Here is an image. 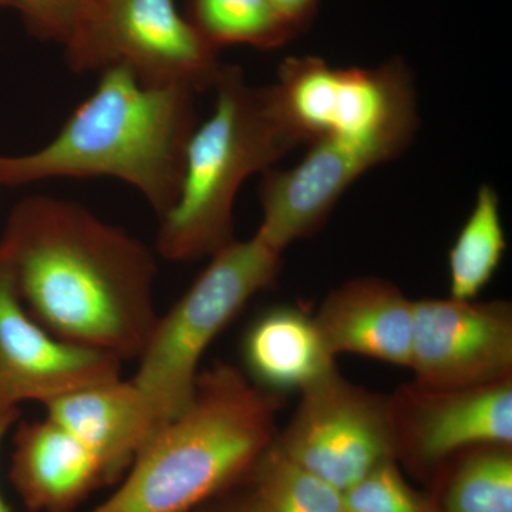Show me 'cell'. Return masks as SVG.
<instances>
[{"instance_id": "484cf974", "label": "cell", "mask_w": 512, "mask_h": 512, "mask_svg": "<svg viewBox=\"0 0 512 512\" xmlns=\"http://www.w3.org/2000/svg\"><path fill=\"white\" fill-rule=\"evenodd\" d=\"M0 6L2 8H15V2L13 0H0Z\"/></svg>"}, {"instance_id": "9a60e30c", "label": "cell", "mask_w": 512, "mask_h": 512, "mask_svg": "<svg viewBox=\"0 0 512 512\" xmlns=\"http://www.w3.org/2000/svg\"><path fill=\"white\" fill-rule=\"evenodd\" d=\"M46 416L76 437L100 461L110 485L154 434L157 423L133 380L84 387L43 404Z\"/></svg>"}, {"instance_id": "ffe728a7", "label": "cell", "mask_w": 512, "mask_h": 512, "mask_svg": "<svg viewBox=\"0 0 512 512\" xmlns=\"http://www.w3.org/2000/svg\"><path fill=\"white\" fill-rule=\"evenodd\" d=\"M443 512H512L510 447H481L468 456L448 484Z\"/></svg>"}, {"instance_id": "e0dca14e", "label": "cell", "mask_w": 512, "mask_h": 512, "mask_svg": "<svg viewBox=\"0 0 512 512\" xmlns=\"http://www.w3.org/2000/svg\"><path fill=\"white\" fill-rule=\"evenodd\" d=\"M505 249L500 198L491 185L483 184L448 254L450 298L474 301L497 272Z\"/></svg>"}, {"instance_id": "9c48e42d", "label": "cell", "mask_w": 512, "mask_h": 512, "mask_svg": "<svg viewBox=\"0 0 512 512\" xmlns=\"http://www.w3.org/2000/svg\"><path fill=\"white\" fill-rule=\"evenodd\" d=\"M410 366L417 386L468 389L511 379L512 312L507 302H413Z\"/></svg>"}, {"instance_id": "44dd1931", "label": "cell", "mask_w": 512, "mask_h": 512, "mask_svg": "<svg viewBox=\"0 0 512 512\" xmlns=\"http://www.w3.org/2000/svg\"><path fill=\"white\" fill-rule=\"evenodd\" d=\"M345 512H443L404 480L394 460L386 461L343 494Z\"/></svg>"}, {"instance_id": "7a4b0ae2", "label": "cell", "mask_w": 512, "mask_h": 512, "mask_svg": "<svg viewBox=\"0 0 512 512\" xmlns=\"http://www.w3.org/2000/svg\"><path fill=\"white\" fill-rule=\"evenodd\" d=\"M197 93L147 86L126 66L100 72L94 92L46 146L0 157V188L53 178H117L136 188L158 218L173 207L185 151L197 127Z\"/></svg>"}, {"instance_id": "30bf717a", "label": "cell", "mask_w": 512, "mask_h": 512, "mask_svg": "<svg viewBox=\"0 0 512 512\" xmlns=\"http://www.w3.org/2000/svg\"><path fill=\"white\" fill-rule=\"evenodd\" d=\"M121 360L56 338L32 318L0 252V419L20 404H46L121 379Z\"/></svg>"}, {"instance_id": "5bb4252c", "label": "cell", "mask_w": 512, "mask_h": 512, "mask_svg": "<svg viewBox=\"0 0 512 512\" xmlns=\"http://www.w3.org/2000/svg\"><path fill=\"white\" fill-rule=\"evenodd\" d=\"M316 325L333 356L353 353L397 366H410L413 301L379 278H357L323 301Z\"/></svg>"}, {"instance_id": "7402d4cb", "label": "cell", "mask_w": 512, "mask_h": 512, "mask_svg": "<svg viewBox=\"0 0 512 512\" xmlns=\"http://www.w3.org/2000/svg\"><path fill=\"white\" fill-rule=\"evenodd\" d=\"M37 39L67 47L89 15L93 0H13Z\"/></svg>"}, {"instance_id": "52a82bcc", "label": "cell", "mask_w": 512, "mask_h": 512, "mask_svg": "<svg viewBox=\"0 0 512 512\" xmlns=\"http://www.w3.org/2000/svg\"><path fill=\"white\" fill-rule=\"evenodd\" d=\"M64 57L76 73L121 64L147 86L195 93L212 89L224 66L174 0H93Z\"/></svg>"}, {"instance_id": "cb8c5ba5", "label": "cell", "mask_w": 512, "mask_h": 512, "mask_svg": "<svg viewBox=\"0 0 512 512\" xmlns=\"http://www.w3.org/2000/svg\"><path fill=\"white\" fill-rule=\"evenodd\" d=\"M271 3L295 32L301 33L315 18L319 0H271Z\"/></svg>"}, {"instance_id": "6da1fadb", "label": "cell", "mask_w": 512, "mask_h": 512, "mask_svg": "<svg viewBox=\"0 0 512 512\" xmlns=\"http://www.w3.org/2000/svg\"><path fill=\"white\" fill-rule=\"evenodd\" d=\"M0 252L23 305L56 338L121 362L146 348L158 268L140 239L79 202L36 195L10 212Z\"/></svg>"}, {"instance_id": "8fae6325", "label": "cell", "mask_w": 512, "mask_h": 512, "mask_svg": "<svg viewBox=\"0 0 512 512\" xmlns=\"http://www.w3.org/2000/svg\"><path fill=\"white\" fill-rule=\"evenodd\" d=\"M397 453L437 464L463 450L511 446L512 382L468 389L416 386L390 403Z\"/></svg>"}, {"instance_id": "603a6c76", "label": "cell", "mask_w": 512, "mask_h": 512, "mask_svg": "<svg viewBox=\"0 0 512 512\" xmlns=\"http://www.w3.org/2000/svg\"><path fill=\"white\" fill-rule=\"evenodd\" d=\"M244 484L245 488H239L242 484L238 485L192 512H262L251 488Z\"/></svg>"}, {"instance_id": "3957f363", "label": "cell", "mask_w": 512, "mask_h": 512, "mask_svg": "<svg viewBox=\"0 0 512 512\" xmlns=\"http://www.w3.org/2000/svg\"><path fill=\"white\" fill-rule=\"evenodd\" d=\"M281 396L218 363L191 402L138 451L113 494L89 512H192L244 484L274 443Z\"/></svg>"}, {"instance_id": "4fadbf2b", "label": "cell", "mask_w": 512, "mask_h": 512, "mask_svg": "<svg viewBox=\"0 0 512 512\" xmlns=\"http://www.w3.org/2000/svg\"><path fill=\"white\" fill-rule=\"evenodd\" d=\"M9 480L29 512H74L110 485L94 454L57 421L18 420Z\"/></svg>"}, {"instance_id": "ac0fdd59", "label": "cell", "mask_w": 512, "mask_h": 512, "mask_svg": "<svg viewBox=\"0 0 512 512\" xmlns=\"http://www.w3.org/2000/svg\"><path fill=\"white\" fill-rule=\"evenodd\" d=\"M185 18L218 52L237 45L276 49L298 35L271 0H188Z\"/></svg>"}, {"instance_id": "5b68a950", "label": "cell", "mask_w": 512, "mask_h": 512, "mask_svg": "<svg viewBox=\"0 0 512 512\" xmlns=\"http://www.w3.org/2000/svg\"><path fill=\"white\" fill-rule=\"evenodd\" d=\"M282 254L258 232L247 241L235 239L210 256L188 291L158 316L131 379L158 430L191 402L202 356L254 295L275 281Z\"/></svg>"}, {"instance_id": "d6986e66", "label": "cell", "mask_w": 512, "mask_h": 512, "mask_svg": "<svg viewBox=\"0 0 512 512\" xmlns=\"http://www.w3.org/2000/svg\"><path fill=\"white\" fill-rule=\"evenodd\" d=\"M245 483L262 512H345L343 493L289 460L275 440Z\"/></svg>"}, {"instance_id": "277c9868", "label": "cell", "mask_w": 512, "mask_h": 512, "mask_svg": "<svg viewBox=\"0 0 512 512\" xmlns=\"http://www.w3.org/2000/svg\"><path fill=\"white\" fill-rule=\"evenodd\" d=\"M212 90L214 111L195 127L177 201L160 218L157 252L167 261H195L235 241L239 188L303 144L275 84L254 86L241 67L224 64Z\"/></svg>"}, {"instance_id": "2e32d148", "label": "cell", "mask_w": 512, "mask_h": 512, "mask_svg": "<svg viewBox=\"0 0 512 512\" xmlns=\"http://www.w3.org/2000/svg\"><path fill=\"white\" fill-rule=\"evenodd\" d=\"M244 375L264 392H305L338 372L315 318L275 306L252 320L242 339Z\"/></svg>"}, {"instance_id": "8992f818", "label": "cell", "mask_w": 512, "mask_h": 512, "mask_svg": "<svg viewBox=\"0 0 512 512\" xmlns=\"http://www.w3.org/2000/svg\"><path fill=\"white\" fill-rule=\"evenodd\" d=\"M275 87L305 146L343 141L384 164L402 156L419 127L413 73L402 57L375 69H340L316 56L288 57Z\"/></svg>"}, {"instance_id": "ba28073f", "label": "cell", "mask_w": 512, "mask_h": 512, "mask_svg": "<svg viewBox=\"0 0 512 512\" xmlns=\"http://www.w3.org/2000/svg\"><path fill=\"white\" fill-rule=\"evenodd\" d=\"M275 444L293 463L345 494L397 456L392 407L336 372L302 392Z\"/></svg>"}, {"instance_id": "d4e9b609", "label": "cell", "mask_w": 512, "mask_h": 512, "mask_svg": "<svg viewBox=\"0 0 512 512\" xmlns=\"http://www.w3.org/2000/svg\"><path fill=\"white\" fill-rule=\"evenodd\" d=\"M20 413L10 414V416L3 417L0 419V448H2L3 441L8 436L9 431L15 427L16 421L19 420ZM0 512H13L9 504L6 503L5 498L0 494Z\"/></svg>"}, {"instance_id": "7c38bea8", "label": "cell", "mask_w": 512, "mask_h": 512, "mask_svg": "<svg viewBox=\"0 0 512 512\" xmlns=\"http://www.w3.org/2000/svg\"><path fill=\"white\" fill-rule=\"evenodd\" d=\"M380 164L375 154L343 141L309 144L305 158L291 170L265 171L259 187L262 222L256 232L281 252L312 237L350 185Z\"/></svg>"}]
</instances>
